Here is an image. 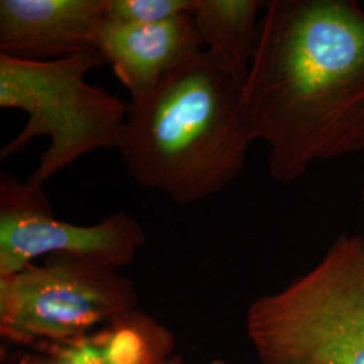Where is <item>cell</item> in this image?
Returning a JSON list of instances; mask_svg holds the SVG:
<instances>
[{"label":"cell","mask_w":364,"mask_h":364,"mask_svg":"<svg viewBox=\"0 0 364 364\" xmlns=\"http://www.w3.org/2000/svg\"><path fill=\"white\" fill-rule=\"evenodd\" d=\"M239 117L252 141L269 146L275 181L364 151V6L267 1Z\"/></svg>","instance_id":"1"},{"label":"cell","mask_w":364,"mask_h":364,"mask_svg":"<svg viewBox=\"0 0 364 364\" xmlns=\"http://www.w3.org/2000/svg\"><path fill=\"white\" fill-rule=\"evenodd\" d=\"M240 90L204 50L131 100L117 150L132 180L181 205L223 193L254 142L239 117Z\"/></svg>","instance_id":"2"},{"label":"cell","mask_w":364,"mask_h":364,"mask_svg":"<svg viewBox=\"0 0 364 364\" xmlns=\"http://www.w3.org/2000/svg\"><path fill=\"white\" fill-rule=\"evenodd\" d=\"M246 331L262 364H364V239L340 235L311 272L252 301Z\"/></svg>","instance_id":"3"},{"label":"cell","mask_w":364,"mask_h":364,"mask_svg":"<svg viewBox=\"0 0 364 364\" xmlns=\"http://www.w3.org/2000/svg\"><path fill=\"white\" fill-rule=\"evenodd\" d=\"M102 65L99 52L55 61L0 54V107L27 115L23 129L3 146L0 159L21 153L37 136L49 139L27 183L42 188L81 156L119 149L130 105L87 80Z\"/></svg>","instance_id":"4"},{"label":"cell","mask_w":364,"mask_h":364,"mask_svg":"<svg viewBox=\"0 0 364 364\" xmlns=\"http://www.w3.org/2000/svg\"><path fill=\"white\" fill-rule=\"evenodd\" d=\"M134 284L93 260L50 257L0 277V333L14 344L64 343L136 309Z\"/></svg>","instance_id":"5"},{"label":"cell","mask_w":364,"mask_h":364,"mask_svg":"<svg viewBox=\"0 0 364 364\" xmlns=\"http://www.w3.org/2000/svg\"><path fill=\"white\" fill-rule=\"evenodd\" d=\"M147 242L142 225L124 210L95 225H76L53 215L42 188L0 176V277L13 275L43 255L93 260L120 269Z\"/></svg>","instance_id":"6"},{"label":"cell","mask_w":364,"mask_h":364,"mask_svg":"<svg viewBox=\"0 0 364 364\" xmlns=\"http://www.w3.org/2000/svg\"><path fill=\"white\" fill-rule=\"evenodd\" d=\"M105 0H1L0 54L55 61L97 52Z\"/></svg>","instance_id":"7"},{"label":"cell","mask_w":364,"mask_h":364,"mask_svg":"<svg viewBox=\"0 0 364 364\" xmlns=\"http://www.w3.org/2000/svg\"><path fill=\"white\" fill-rule=\"evenodd\" d=\"M96 49L117 80L138 100L176 69L204 52L192 14L153 25L107 21L97 31Z\"/></svg>","instance_id":"8"},{"label":"cell","mask_w":364,"mask_h":364,"mask_svg":"<svg viewBox=\"0 0 364 364\" xmlns=\"http://www.w3.org/2000/svg\"><path fill=\"white\" fill-rule=\"evenodd\" d=\"M174 336L154 317L134 309L80 338L52 344L23 364H161L171 358Z\"/></svg>","instance_id":"9"},{"label":"cell","mask_w":364,"mask_h":364,"mask_svg":"<svg viewBox=\"0 0 364 364\" xmlns=\"http://www.w3.org/2000/svg\"><path fill=\"white\" fill-rule=\"evenodd\" d=\"M266 6L263 0H195L192 16L204 50L242 85Z\"/></svg>","instance_id":"10"},{"label":"cell","mask_w":364,"mask_h":364,"mask_svg":"<svg viewBox=\"0 0 364 364\" xmlns=\"http://www.w3.org/2000/svg\"><path fill=\"white\" fill-rule=\"evenodd\" d=\"M195 0H105V19L127 25H153L192 14Z\"/></svg>","instance_id":"11"},{"label":"cell","mask_w":364,"mask_h":364,"mask_svg":"<svg viewBox=\"0 0 364 364\" xmlns=\"http://www.w3.org/2000/svg\"><path fill=\"white\" fill-rule=\"evenodd\" d=\"M161 364H183V362H182L181 356H171L170 359Z\"/></svg>","instance_id":"12"},{"label":"cell","mask_w":364,"mask_h":364,"mask_svg":"<svg viewBox=\"0 0 364 364\" xmlns=\"http://www.w3.org/2000/svg\"><path fill=\"white\" fill-rule=\"evenodd\" d=\"M208 364H227L225 362H223V360H213V362H210Z\"/></svg>","instance_id":"13"},{"label":"cell","mask_w":364,"mask_h":364,"mask_svg":"<svg viewBox=\"0 0 364 364\" xmlns=\"http://www.w3.org/2000/svg\"><path fill=\"white\" fill-rule=\"evenodd\" d=\"M362 198H363V205H364V185H363V189H362Z\"/></svg>","instance_id":"14"}]
</instances>
